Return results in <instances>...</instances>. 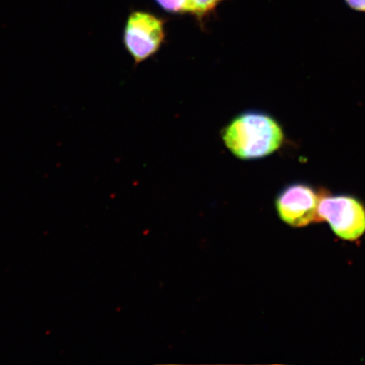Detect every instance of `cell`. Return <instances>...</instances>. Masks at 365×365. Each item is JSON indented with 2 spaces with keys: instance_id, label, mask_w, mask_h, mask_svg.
<instances>
[{
  "instance_id": "1",
  "label": "cell",
  "mask_w": 365,
  "mask_h": 365,
  "mask_svg": "<svg viewBox=\"0 0 365 365\" xmlns=\"http://www.w3.org/2000/svg\"><path fill=\"white\" fill-rule=\"evenodd\" d=\"M226 148L237 158L250 161L271 156L284 143V132L275 118L264 112L239 114L222 133Z\"/></svg>"
},
{
  "instance_id": "2",
  "label": "cell",
  "mask_w": 365,
  "mask_h": 365,
  "mask_svg": "<svg viewBox=\"0 0 365 365\" xmlns=\"http://www.w3.org/2000/svg\"><path fill=\"white\" fill-rule=\"evenodd\" d=\"M319 222H326L339 238L355 241L365 232V205L354 195H322L318 205Z\"/></svg>"
},
{
  "instance_id": "3",
  "label": "cell",
  "mask_w": 365,
  "mask_h": 365,
  "mask_svg": "<svg viewBox=\"0 0 365 365\" xmlns=\"http://www.w3.org/2000/svg\"><path fill=\"white\" fill-rule=\"evenodd\" d=\"M322 195L313 186L296 182L284 187L276 198L278 216L286 225L304 227L319 222L318 205Z\"/></svg>"
},
{
  "instance_id": "4",
  "label": "cell",
  "mask_w": 365,
  "mask_h": 365,
  "mask_svg": "<svg viewBox=\"0 0 365 365\" xmlns=\"http://www.w3.org/2000/svg\"><path fill=\"white\" fill-rule=\"evenodd\" d=\"M165 38L163 21L153 14L135 11L130 14L124 31V43L136 63L154 56Z\"/></svg>"
},
{
  "instance_id": "5",
  "label": "cell",
  "mask_w": 365,
  "mask_h": 365,
  "mask_svg": "<svg viewBox=\"0 0 365 365\" xmlns=\"http://www.w3.org/2000/svg\"><path fill=\"white\" fill-rule=\"evenodd\" d=\"M164 11L173 14L194 13L191 0H155Z\"/></svg>"
},
{
  "instance_id": "6",
  "label": "cell",
  "mask_w": 365,
  "mask_h": 365,
  "mask_svg": "<svg viewBox=\"0 0 365 365\" xmlns=\"http://www.w3.org/2000/svg\"><path fill=\"white\" fill-rule=\"evenodd\" d=\"M195 15L202 16L213 10L222 0H191Z\"/></svg>"
},
{
  "instance_id": "7",
  "label": "cell",
  "mask_w": 365,
  "mask_h": 365,
  "mask_svg": "<svg viewBox=\"0 0 365 365\" xmlns=\"http://www.w3.org/2000/svg\"><path fill=\"white\" fill-rule=\"evenodd\" d=\"M345 2L353 10L365 12V0H345Z\"/></svg>"
}]
</instances>
